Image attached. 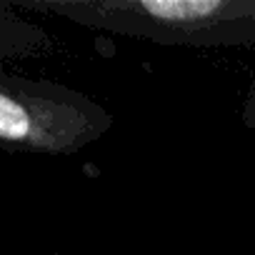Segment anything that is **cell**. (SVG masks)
Wrapping results in <instances>:
<instances>
[{"label": "cell", "mask_w": 255, "mask_h": 255, "mask_svg": "<svg viewBox=\"0 0 255 255\" xmlns=\"http://www.w3.org/2000/svg\"><path fill=\"white\" fill-rule=\"evenodd\" d=\"M38 255H60V253H38Z\"/></svg>", "instance_id": "obj_4"}, {"label": "cell", "mask_w": 255, "mask_h": 255, "mask_svg": "<svg viewBox=\"0 0 255 255\" xmlns=\"http://www.w3.org/2000/svg\"><path fill=\"white\" fill-rule=\"evenodd\" d=\"M243 123L250 128V130H255V83L248 90V98L243 103Z\"/></svg>", "instance_id": "obj_3"}, {"label": "cell", "mask_w": 255, "mask_h": 255, "mask_svg": "<svg viewBox=\"0 0 255 255\" xmlns=\"http://www.w3.org/2000/svg\"><path fill=\"white\" fill-rule=\"evenodd\" d=\"M115 118L90 95L48 78L0 75V145L5 153L75 155Z\"/></svg>", "instance_id": "obj_2"}, {"label": "cell", "mask_w": 255, "mask_h": 255, "mask_svg": "<svg viewBox=\"0 0 255 255\" xmlns=\"http://www.w3.org/2000/svg\"><path fill=\"white\" fill-rule=\"evenodd\" d=\"M15 5L160 45L255 48V0H18Z\"/></svg>", "instance_id": "obj_1"}]
</instances>
